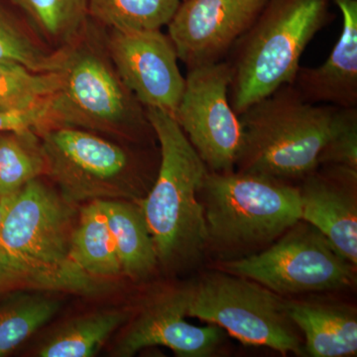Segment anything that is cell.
I'll return each instance as SVG.
<instances>
[{
    "label": "cell",
    "mask_w": 357,
    "mask_h": 357,
    "mask_svg": "<svg viewBox=\"0 0 357 357\" xmlns=\"http://www.w3.org/2000/svg\"><path fill=\"white\" fill-rule=\"evenodd\" d=\"M38 178L0 199V295L42 290L100 295L107 280L77 266L70 256L75 210Z\"/></svg>",
    "instance_id": "cell-1"
},
{
    "label": "cell",
    "mask_w": 357,
    "mask_h": 357,
    "mask_svg": "<svg viewBox=\"0 0 357 357\" xmlns=\"http://www.w3.org/2000/svg\"><path fill=\"white\" fill-rule=\"evenodd\" d=\"M160 144V166L153 188L141 211L153 239L158 261H188L208 246V231L199 190L208 167L166 110L145 107Z\"/></svg>",
    "instance_id": "cell-2"
},
{
    "label": "cell",
    "mask_w": 357,
    "mask_h": 357,
    "mask_svg": "<svg viewBox=\"0 0 357 357\" xmlns=\"http://www.w3.org/2000/svg\"><path fill=\"white\" fill-rule=\"evenodd\" d=\"M331 0H267L229 52V100L237 114L293 84L307 45L333 18Z\"/></svg>",
    "instance_id": "cell-3"
},
{
    "label": "cell",
    "mask_w": 357,
    "mask_h": 357,
    "mask_svg": "<svg viewBox=\"0 0 357 357\" xmlns=\"http://www.w3.org/2000/svg\"><path fill=\"white\" fill-rule=\"evenodd\" d=\"M338 107L305 102L281 86L239 114L243 146L236 170L288 182L318 169Z\"/></svg>",
    "instance_id": "cell-4"
},
{
    "label": "cell",
    "mask_w": 357,
    "mask_h": 357,
    "mask_svg": "<svg viewBox=\"0 0 357 357\" xmlns=\"http://www.w3.org/2000/svg\"><path fill=\"white\" fill-rule=\"evenodd\" d=\"M199 199L208 245L223 255H249L301 222L299 188L267 176L208 171Z\"/></svg>",
    "instance_id": "cell-5"
},
{
    "label": "cell",
    "mask_w": 357,
    "mask_h": 357,
    "mask_svg": "<svg viewBox=\"0 0 357 357\" xmlns=\"http://www.w3.org/2000/svg\"><path fill=\"white\" fill-rule=\"evenodd\" d=\"M86 33L67 47L62 86L52 98L55 126L121 134L153 130L145 107L122 83L107 50L89 43Z\"/></svg>",
    "instance_id": "cell-6"
},
{
    "label": "cell",
    "mask_w": 357,
    "mask_h": 357,
    "mask_svg": "<svg viewBox=\"0 0 357 357\" xmlns=\"http://www.w3.org/2000/svg\"><path fill=\"white\" fill-rule=\"evenodd\" d=\"M188 290V317L218 326L245 345L268 347L283 356L305 354L287 301L257 282L218 272Z\"/></svg>",
    "instance_id": "cell-7"
},
{
    "label": "cell",
    "mask_w": 357,
    "mask_h": 357,
    "mask_svg": "<svg viewBox=\"0 0 357 357\" xmlns=\"http://www.w3.org/2000/svg\"><path fill=\"white\" fill-rule=\"evenodd\" d=\"M222 267L280 296L338 290L351 285L356 276V266L321 232L300 222L264 250L227 260Z\"/></svg>",
    "instance_id": "cell-8"
},
{
    "label": "cell",
    "mask_w": 357,
    "mask_h": 357,
    "mask_svg": "<svg viewBox=\"0 0 357 357\" xmlns=\"http://www.w3.org/2000/svg\"><path fill=\"white\" fill-rule=\"evenodd\" d=\"M39 135L46 175L68 203L133 196L137 167L119 145L70 126H55Z\"/></svg>",
    "instance_id": "cell-9"
},
{
    "label": "cell",
    "mask_w": 357,
    "mask_h": 357,
    "mask_svg": "<svg viewBox=\"0 0 357 357\" xmlns=\"http://www.w3.org/2000/svg\"><path fill=\"white\" fill-rule=\"evenodd\" d=\"M174 117L211 172L236 170L243 126L229 100L231 73L223 60L189 69Z\"/></svg>",
    "instance_id": "cell-10"
},
{
    "label": "cell",
    "mask_w": 357,
    "mask_h": 357,
    "mask_svg": "<svg viewBox=\"0 0 357 357\" xmlns=\"http://www.w3.org/2000/svg\"><path fill=\"white\" fill-rule=\"evenodd\" d=\"M107 50L122 83L143 107L174 114L185 79L168 35L161 30H112Z\"/></svg>",
    "instance_id": "cell-11"
},
{
    "label": "cell",
    "mask_w": 357,
    "mask_h": 357,
    "mask_svg": "<svg viewBox=\"0 0 357 357\" xmlns=\"http://www.w3.org/2000/svg\"><path fill=\"white\" fill-rule=\"evenodd\" d=\"M267 0H182L168 23L178 60L188 69L225 60Z\"/></svg>",
    "instance_id": "cell-12"
},
{
    "label": "cell",
    "mask_w": 357,
    "mask_h": 357,
    "mask_svg": "<svg viewBox=\"0 0 357 357\" xmlns=\"http://www.w3.org/2000/svg\"><path fill=\"white\" fill-rule=\"evenodd\" d=\"M189 290L175 291L155 301L131 324L115 349V356H132L141 349L165 347L181 357L213 356L225 337L215 325L187 321Z\"/></svg>",
    "instance_id": "cell-13"
},
{
    "label": "cell",
    "mask_w": 357,
    "mask_h": 357,
    "mask_svg": "<svg viewBox=\"0 0 357 357\" xmlns=\"http://www.w3.org/2000/svg\"><path fill=\"white\" fill-rule=\"evenodd\" d=\"M303 180L301 220L321 232L333 249L357 264L356 171L321 166Z\"/></svg>",
    "instance_id": "cell-14"
},
{
    "label": "cell",
    "mask_w": 357,
    "mask_h": 357,
    "mask_svg": "<svg viewBox=\"0 0 357 357\" xmlns=\"http://www.w3.org/2000/svg\"><path fill=\"white\" fill-rule=\"evenodd\" d=\"M342 17V32L319 67H300L294 81L301 98L314 105L357 107V0H333Z\"/></svg>",
    "instance_id": "cell-15"
},
{
    "label": "cell",
    "mask_w": 357,
    "mask_h": 357,
    "mask_svg": "<svg viewBox=\"0 0 357 357\" xmlns=\"http://www.w3.org/2000/svg\"><path fill=\"white\" fill-rule=\"evenodd\" d=\"M287 311L294 325L304 333L307 356H356L357 314L354 307L318 301H287Z\"/></svg>",
    "instance_id": "cell-16"
},
{
    "label": "cell",
    "mask_w": 357,
    "mask_h": 357,
    "mask_svg": "<svg viewBox=\"0 0 357 357\" xmlns=\"http://www.w3.org/2000/svg\"><path fill=\"white\" fill-rule=\"evenodd\" d=\"M114 236L122 273L133 279L146 277L158 262L156 249L140 208L121 199H102Z\"/></svg>",
    "instance_id": "cell-17"
},
{
    "label": "cell",
    "mask_w": 357,
    "mask_h": 357,
    "mask_svg": "<svg viewBox=\"0 0 357 357\" xmlns=\"http://www.w3.org/2000/svg\"><path fill=\"white\" fill-rule=\"evenodd\" d=\"M70 256L77 266L96 278L107 280L122 273L102 199L82 208L70 239Z\"/></svg>",
    "instance_id": "cell-18"
},
{
    "label": "cell",
    "mask_w": 357,
    "mask_h": 357,
    "mask_svg": "<svg viewBox=\"0 0 357 357\" xmlns=\"http://www.w3.org/2000/svg\"><path fill=\"white\" fill-rule=\"evenodd\" d=\"M49 44L66 48L83 36L89 26V0H11Z\"/></svg>",
    "instance_id": "cell-19"
},
{
    "label": "cell",
    "mask_w": 357,
    "mask_h": 357,
    "mask_svg": "<svg viewBox=\"0 0 357 357\" xmlns=\"http://www.w3.org/2000/svg\"><path fill=\"white\" fill-rule=\"evenodd\" d=\"M128 319L126 312L107 311L70 321L41 347L42 357L95 356L107 338Z\"/></svg>",
    "instance_id": "cell-20"
},
{
    "label": "cell",
    "mask_w": 357,
    "mask_h": 357,
    "mask_svg": "<svg viewBox=\"0 0 357 357\" xmlns=\"http://www.w3.org/2000/svg\"><path fill=\"white\" fill-rule=\"evenodd\" d=\"M182 0H89V17L119 31L161 30Z\"/></svg>",
    "instance_id": "cell-21"
},
{
    "label": "cell",
    "mask_w": 357,
    "mask_h": 357,
    "mask_svg": "<svg viewBox=\"0 0 357 357\" xmlns=\"http://www.w3.org/2000/svg\"><path fill=\"white\" fill-rule=\"evenodd\" d=\"M37 134L35 131L0 133V199L46 175Z\"/></svg>",
    "instance_id": "cell-22"
},
{
    "label": "cell",
    "mask_w": 357,
    "mask_h": 357,
    "mask_svg": "<svg viewBox=\"0 0 357 357\" xmlns=\"http://www.w3.org/2000/svg\"><path fill=\"white\" fill-rule=\"evenodd\" d=\"M62 73H37L14 63L0 62V112L29 109L55 95Z\"/></svg>",
    "instance_id": "cell-23"
},
{
    "label": "cell",
    "mask_w": 357,
    "mask_h": 357,
    "mask_svg": "<svg viewBox=\"0 0 357 357\" xmlns=\"http://www.w3.org/2000/svg\"><path fill=\"white\" fill-rule=\"evenodd\" d=\"M67 47L50 51L28 35L0 7V62L14 63L37 73L60 72Z\"/></svg>",
    "instance_id": "cell-24"
},
{
    "label": "cell",
    "mask_w": 357,
    "mask_h": 357,
    "mask_svg": "<svg viewBox=\"0 0 357 357\" xmlns=\"http://www.w3.org/2000/svg\"><path fill=\"white\" fill-rule=\"evenodd\" d=\"M58 309L57 302L43 299H21L0 307V357L46 325Z\"/></svg>",
    "instance_id": "cell-25"
},
{
    "label": "cell",
    "mask_w": 357,
    "mask_h": 357,
    "mask_svg": "<svg viewBox=\"0 0 357 357\" xmlns=\"http://www.w3.org/2000/svg\"><path fill=\"white\" fill-rule=\"evenodd\" d=\"M319 165L337 166L357 172V107L340 109Z\"/></svg>",
    "instance_id": "cell-26"
},
{
    "label": "cell",
    "mask_w": 357,
    "mask_h": 357,
    "mask_svg": "<svg viewBox=\"0 0 357 357\" xmlns=\"http://www.w3.org/2000/svg\"><path fill=\"white\" fill-rule=\"evenodd\" d=\"M52 98L29 109L0 112V133L35 131L40 134L54 128Z\"/></svg>",
    "instance_id": "cell-27"
},
{
    "label": "cell",
    "mask_w": 357,
    "mask_h": 357,
    "mask_svg": "<svg viewBox=\"0 0 357 357\" xmlns=\"http://www.w3.org/2000/svg\"><path fill=\"white\" fill-rule=\"evenodd\" d=\"M1 225H2V211H1V206H0V230H1Z\"/></svg>",
    "instance_id": "cell-28"
}]
</instances>
